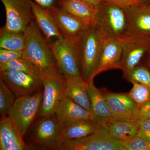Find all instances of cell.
<instances>
[{"label": "cell", "instance_id": "6da1fadb", "mask_svg": "<svg viewBox=\"0 0 150 150\" xmlns=\"http://www.w3.org/2000/svg\"><path fill=\"white\" fill-rule=\"evenodd\" d=\"M24 33L25 42L23 57L32 63L45 76L66 81L57 65L50 44L34 20L30 23Z\"/></svg>", "mask_w": 150, "mask_h": 150}, {"label": "cell", "instance_id": "7a4b0ae2", "mask_svg": "<svg viewBox=\"0 0 150 150\" xmlns=\"http://www.w3.org/2000/svg\"><path fill=\"white\" fill-rule=\"evenodd\" d=\"M98 8L95 27L101 38H112L122 40L128 25L125 9L103 1Z\"/></svg>", "mask_w": 150, "mask_h": 150}, {"label": "cell", "instance_id": "3957f363", "mask_svg": "<svg viewBox=\"0 0 150 150\" xmlns=\"http://www.w3.org/2000/svg\"><path fill=\"white\" fill-rule=\"evenodd\" d=\"M40 117L28 137V148L38 150H59L63 123L55 115Z\"/></svg>", "mask_w": 150, "mask_h": 150}, {"label": "cell", "instance_id": "277c9868", "mask_svg": "<svg viewBox=\"0 0 150 150\" xmlns=\"http://www.w3.org/2000/svg\"><path fill=\"white\" fill-rule=\"evenodd\" d=\"M81 75L86 82L93 80L102 50L101 38L94 25L84 33L79 43Z\"/></svg>", "mask_w": 150, "mask_h": 150}, {"label": "cell", "instance_id": "5b68a950", "mask_svg": "<svg viewBox=\"0 0 150 150\" xmlns=\"http://www.w3.org/2000/svg\"><path fill=\"white\" fill-rule=\"evenodd\" d=\"M43 93L41 90L33 94L17 98L8 114L23 137L38 115Z\"/></svg>", "mask_w": 150, "mask_h": 150}, {"label": "cell", "instance_id": "8992f818", "mask_svg": "<svg viewBox=\"0 0 150 150\" xmlns=\"http://www.w3.org/2000/svg\"><path fill=\"white\" fill-rule=\"evenodd\" d=\"M80 41L64 38L50 44L57 65L65 78L81 76Z\"/></svg>", "mask_w": 150, "mask_h": 150}, {"label": "cell", "instance_id": "52a82bcc", "mask_svg": "<svg viewBox=\"0 0 150 150\" xmlns=\"http://www.w3.org/2000/svg\"><path fill=\"white\" fill-rule=\"evenodd\" d=\"M123 142L112 138L103 128L83 138L64 142L61 150H123Z\"/></svg>", "mask_w": 150, "mask_h": 150}, {"label": "cell", "instance_id": "ba28073f", "mask_svg": "<svg viewBox=\"0 0 150 150\" xmlns=\"http://www.w3.org/2000/svg\"><path fill=\"white\" fill-rule=\"evenodd\" d=\"M6 10V22L3 28L24 32L33 19L31 0H1Z\"/></svg>", "mask_w": 150, "mask_h": 150}, {"label": "cell", "instance_id": "9c48e42d", "mask_svg": "<svg viewBox=\"0 0 150 150\" xmlns=\"http://www.w3.org/2000/svg\"><path fill=\"white\" fill-rule=\"evenodd\" d=\"M124 8L127 13L128 25L123 39H142L150 42V4Z\"/></svg>", "mask_w": 150, "mask_h": 150}, {"label": "cell", "instance_id": "30bf717a", "mask_svg": "<svg viewBox=\"0 0 150 150\" xmlns=\"http://www.w3.org/2000/svg\"><path fill=\"white\" fill-rule=\"evenodd\" d=\"M0 79L17 98L33 94L43 88V79L23 72L0 71Z\"/></svg>", "mask_w": 150, "mask_h": 150}, {"label": "cell", "instance_id": "8fae6325", "mask_svg": "<svg viewBox=\"0 0 150 150\" xmlns=\"http://www.w3.org/2000/svg\"><path fill=\"white\" fill-rule=\"evenodd\" d=\"M122 41V53L120 69L123 77L126 76L139 64L150 49V42L133 38H124Z\"/></svg>", "mask_w": 150, "mask_h": 150}, {"label": "cell", "instance_id": "7c38bea8", "mask_svg": "<svg viewBox=\"0 0 150 150\" xmlns=\"http://www.w3.org/2000/svg\"><path fill=\"white\" fill-rule=\"evenodd\" d=\"M65 81L48 77L43 80V93L38 116L49 117L55 115L58 105L65 96Z\"/></svg>", "mask_w": 150, "mask_h": 150}, {"label": "cell", "instance_id": "4fadbf2b", "mask_svg": "<svg viewBox=\"0 0 150 150\" xmlns=\"http://www.w3.org/2000/svg\"><path fill=\"white\" fill-rule=\"evenodd\" d=\"M47 10L52 15L64 38L80 41L84 33L90 26L73 16L60 7L55 6Z\"/></svg>", "mask_w": 150, "mask_h": 150}, {"label": "cell", "instance_id": "5bb4252c", "mask_svg": "<svg viewBox=\"0 0 150 150\" xmlns=\"http://www.w3.org/2000/svg\"><path fill=\"white\" fill-rule=\"evenodd\" d=\"M101 39L102 50L95 77L108 70L120 69L122 53L121 40L112 38H101Z\"/></svg>", "mask_w": 150, "mask_h": 150}, {"label": "cell", "instance_id": "9a60e30c", "mask_svg": "<svg viewBox=\"0 0 150 150\" xmlns=\"http://www.w3.org/2000/svg\"><path fill=\"white\" fill-rule=\"evenodd\" d=\"M88 91L94 121L105 129L116 119L112 116L103 95L94 84L93 80L88 82Z\"/></svg>", "mask_w": 150, "mask_h": 150}, {"label": "cell", "instance_id": "2e32d148", "mask_svg": "<svg viewBox=\"0 0 150 150\" xmlns=\"http://www.w3.org/2000/svg\"><path fill=\"white\" fill-rule=\"evenodd\" d=\"M103 96L115 119H133L138 106L129 93H107Z\"/></svg>", "mask_w": 150, "mask_h": 150}, {"label": "cell", "instance_id": "e0dca14e", "mask_svg": "<svg viewBox=\"0 0 150 150\" xmlns=\"http://www.w3.org/2000/svg\"><path fill=\"white\" fill-rule=\"evenodd\" d=\"M31 5L33 20L48 43L64 38L50 12L33 1H31Z\"/></svg>", "mask_w": 150, "mask_h": 150}, {"label": "cell", "instance_id": "ac0fdd59", "mask_svg": "<svg viewBox=\"0 0 150 150\" xmlns=\"http://www.w3.org/2000/svg\"><path fill=\"white\" fill-rule=\"evenodd\" d=\"M28 148L18 130L8 116L0 121V150H23Z\"/></svg>", "mask_w": 150, "mask_h": 150}, {"label": "cell", "instance_id": "d6986e66", "mask_svg": "<svg viewBox=\"0 0 150 150\" xmlns=\"http://www.w3.org/2000/svg\"><path fill=\"white\" fill-rule=\"evenodd\" d=\"M65 96L92 113L88 91V82L81 76L66 78Z\"/></svg>", "mask_w": 150, "mask_h": 150}, {"label": "cell", "instance_id": "ffe728a7", "mask_svg": "<svg viewBox=\"0 0 150 150\" xmlns=\"http://www.w3.org/2000/svg\"><path fill=\"white\" fill-rule=\"evenodd\" d=\"M60 7L73 16L90 25H94L98 8L83 0H59Z\"/></svg>", "mask_w": 150, "mask_h": 150}, {"label": "cell", "instance_id": "44dd1931", "mask_svg": "<svg viewBox=\"0 0 150 150\" xmlns=\"http://www.w3.org/2000/svg\"><path fill=\"white\" fill-rule=\"evenodd\" d=\"M55 115L63 123L83 120L94 121L92 113L65 96L56 108Z\"/></svg>", "mask_w": 150, "mask_h": 150}, {"label": "cell", "instance_id": "7402d4cb", "mask_svg": "<svg viewBox=\"0 0 150 150\" xmlns=\"http://www.w3.org/2000/svg\"><path fill=\"white\" fill-rule=\"evenodd\" d=\"M101 128L95 121L92 120L63 123L60 145L64 142L86 137Z\"/></svg>", "mask_w": 150, "mask_h": 150}, {"label": "cell", "instance_id": "603a6c76", "mask_svg": "<svg viewBox=\"0 0 150 150\" xmlns=\"http://www.w3.org/2000/svg\"><path fill=\"white\" fill-rule=\"evenodd\" d=\"M139 126L138 122L133 119H116L104 129L115 139L125 142L137 136Z\"/></svg>", "mask_w": 150, "mask_h": 150}, {"label": "cell", "instance_id": "cb8c5ba5", "mask_svg": "<svg viewBox=\"0 0 150 150\" xmlns=\"http://www.w3.org/2000/svg\"><path fill=\"white\" fill-rule=\"evenodd\" d=\"M24 32L9 31L1 28L0 31V48L23 51L25 46Z\"/></svg>", "mask_w": 150, "mask_h": 150}, {"label": "cell", "instance_id": "d4e9b609", "mask_svg": "<svg viewBox=\"0 0 150 150\" xmlns=\"http://www.w3.org/2000/svg\"><path fill=\"white\" fill-rule=\"evenodd\" d=\"M6 71L23 72L43 79L46 77L32 63L23 57L8 63L0 64V71Z\"/></svg>", "mask_w": 150, "mask_h": 150}, {"label": "cell", "instance_id": "484cf974", "mask_svg": "<svg viewBox=\"0 0 150 150\" xmlns=\"http://www.w3.org/2000/svg\"><path fill=\"white\" fill-rule=\"evenodd\" d=\"M16 98L13 92L0 79V114L1 118L7 116Z\"/></svg>", "mask_w": 150, "mask_h": 150}, {"label": "cell", "instance_id": "4316f807", "mask_svg": "<svg viewBox=\"0 0 150 150\" xmlns=\"http://www.w3.org/2000/svg\"><path fill=\"white\" fill-rule=\"evenodd\" d=\"M126 79L131 83H138L150 88V71L142 61L130 72Z\"/></svg>", "mask_w": 150, "mask_h": 150}, {"label": "cell", "instance_id": "83f0119b", "mask_svg": "<svg viewBox=\"0 0 150 150\" xmlns=\"http://www.w3.org/2000/svg\"><path fill=\"white\" fill-rule=\"evenodd\" d=\"M132 83L133 86L129 93V96L137 103L138 107L142 106L150 100V88L138 83Z\"/></svg>", "mask_w": 150, "mask_h": 150}, {"label": "cell", "instance_id": "f1b7e54d", "mask_svg": "<svg viewBox=\"0 0 150 150\" xmlns=\"http://www.w3.org/2000/svg\"><path fill=\"white\" fill-rule=\"evenodd\" d=\"M123 150H150L149 142L136 136L128 142H123Z\"/></svg>", "mask_w": 150, "mask_h": 150}, {"label": "cell", "instance_id": "f546056e", "mask_svg": "<svg viewBox=\"0 0 150 150\" xmlns=\"http://www.w3.org/2000/svg\"><path fill=\"white\" fill-rule=\"evenodd\" d=\"M23 51H13L0 48V64L11 62L23 57Z\"/></svg>", "mask_w": 150, "mask_h": 150}, {"label": "cell", "instance_id": "4dcf8cb0", "mask_svg": "<svg viewBox=\"0 0 150 150\" xmlns=\"http://www.w3.org/2000/svg\"><path fill=\"white\" fill-rule=\"evenodd\" d=\"M147 119H150V100L142 106L138 107L133 118V120L137 122Z\"/></svg>", "mask_w": 150, "mask_h": 150}, {"label": "cell", "instance_id": "1f68e13d", "mask_svg": "<svg viewBox=\"0 0 150 150\" xmlns=\"http://www.w3.org/2000/svg\"><path fill=\"white\" fill-rule=\"evenodd\" d=\"M123 8L150 4V0H103Z\"/></svg>", "mask_w": 150, "mask_h": 150}, {"label": "cell", "instance_id": "d6a6232c", "mask_svg": "<svg viewBox=\"0 0 150 150\" xmlns=\"http://www.w3.org/2000/svg\"><path fill=\"white\" fill-rule=\"evenodd\" d=\"M139 124V129L137 137H141L147 142H150V119L138 122Z\"/></svg>", "mask_w": 150, "mask_h": 150}, {"label": "cell", "instance_id": "836d02e7", "mask_svg": "<svg viewBox=\"0 0 150 150\" xmlns=\"http://www.w3.org/2000/svg\"><path fill=\"white\" fill-rule=\"evenodd\" d=\"M33 1L36 3L41 7L46 9H49L52 8L55 6V3L56 0H33Z\"/></svg>", "mask_w": 150, "mask_h": 150}, {"label": "cell", "instance_id": "e575fe53", "mask_svg": "<svg viewBox=\"0 0 150 150\" xmlns=\"http://www.w3.org/2000/svg\"><path fill=\"white\" fill-rule=\"evenodd\" d=\"M83 1H85L90 4L97 8L100 3L103 1V0H83Z\"/></svg>", "mask_w": 150, "mask_h": 150}, {"label": "cell", "instance_id": "d590c367", "mask_svg": "<svg viewBox=\"0 0 150 150\" xmlns=\"http://www.w3.org/2000/svg\"><path fill=\"white\" fill-rule=\"evenodd\" d=\"M145 56L147 57L148 64L150 67V49L147 53H146V54L145 55Z\"/></svg>", "mask_w": 150, "mask_h": 150}, {"label": "cell", "instance_id": "8d00e7d4", "mask_svg": "<svg viewBox=\"0 0 150 150\" xmlns=\"http://www.w3.org/2000/svg\"><path fill=\"white\" fill-rule=\"evenodd\" d=\"M149 149L150 150V142H149Z\"/></svg>", "mask_w": 150, "mask_h": 150}]
</instances>
